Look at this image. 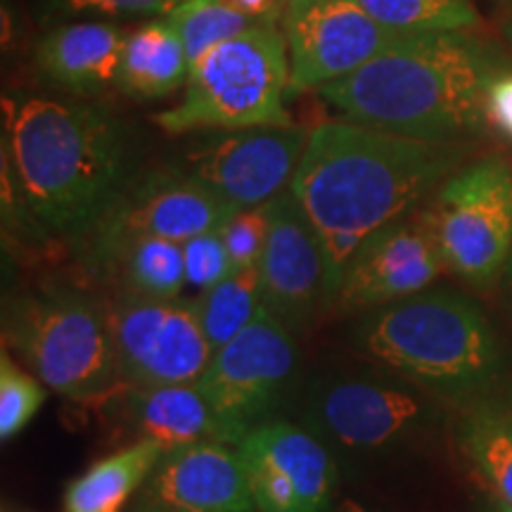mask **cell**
<instances>
[{
	"mask_svg": "<svg viewBox=\"0 0 512 512\" xmlns=\"http://www.w3.org/2000/svg\"><path fill=\"white\" fill-rule=\"evenodd\" d=\"M297 368L292 328L264 304L256 318L214 351L197 387L221 425L223 444L238 446L271 420Z\"/></svg>",
	"mask_w": 512,
	"mask_h": 512,
	"instance_id": "obj_8",
	"label": "cell"
},
{
	"mask_svg": "<svg viewBox=\"0 0 512 512\" xmlns=\"http://www.w3.org/2000/svg\"><path fill=\"white\" fill-rule=\"evenodd\" d=\"M356 344L384 368L444 394L484 389L501 363L489 318L451 290H425L370 311Z\"/></svg>",
	"mask_w": 512,
	"mask_h": 512,
	"instance_id": "obj_4",
	"label": "cell"
},
{
	"mask_svg": "<svg viewBox=\"0 0 512 512\" xmlns=\"http://www.w3.org/2000/svg\"><path fill=\"white\" fill-rule=\"evenodd\" d=\"M446 268L475 287H491L512 256V169L484 157L451 174L420 211Z\"/></svg>",
	"mask_w": 512,
	"mask_h": 512,
	"instance_id": "obj_7",
	"label": "cell"
},
{
	"mask_svg": "<svg viewBox=\"0 0 512 512\" xmlns=\"http://www.w3.org/2000/svg\"><path fill=\"white\" fill-rule=\"evenodd\" d=\"M126 31L110 22L60 24L38 41L36 67L50 86L93 95L117 86Z\"/></svg>",
	"mask_w": 512,
	"mask_h": 512,
	"instance_id": "obj_18",
	"label": "cell"
},
{
	"mask_svg": "<svg viewBox=\"0 0 512 512\" xmlns=\"http://www.w3.org/2000/svg\"><path fill=\"white\" fill-rule=\"evenodd\" d=\"M228 3L259 24H283L287 10L285 0H228Z\"/></svg>",
	"mask_w": 512,
	"mask_h": 512,
	"instance_id": "obj_32",
	"label": "cell"
},
{
	"mask_svg": "<svg viewBox=\"0 0 512 512\" xmlns=\"http://www.w3.org/2000/svg\"><path fill=\"white\" fill-rule=\"evenodd\" d=\"M185 254V278L188 285L195 287L197 292H207L216 287L235 271L233 261H230L228 247L221 238L219 230H209V233L197 235L183 242Z\"/></svg>",
	"mask_w": 512,
	"mask_h": 512,
	"instance_id": "obj_29",
	"label": "cell"
},
{
	"mask_svg": "<svg viewBox=\"0 0 512 512\" xmlns=\"http://www.w3.org/2000/svg\"><path fill=\"white\" fill-rule=\"evenodd\" d=\"M465 150L463 143H425L347 119L313 128L290 190L323 247L328 304L363 242L411 216L456 174Z\"/></svg>",
	"mask_w": 512,
	"mask_h": 512,
	"instance_id": "obj_1",
	"label": "cell"
},
{
	"mask_svg": "<svg viewBox=\"0 0 512 512\" xmlns=\"http://www.w3.org/2000/svg\"><path fill=\"white\" fill-rule=\"evenodd\" d=\"M268 216V238L259 261L264 304L290 328H299L320 304H328L323 247L290 188L268 202Z\"/></svg>",
	"mask_w": 512,
	"mask_h": 512,
	"instance_id": "obj_16",
	"label": "cell"
},
{
	"mask_svg": "<svg viewBox=\"0 0 512 512\" xmlns=\"http://www.w3.org/2000/svg\"><path fill=\"white\" fill-rule=\"evenodd\" d=\"M287 98L290 53L285 34L278 24H256L192 64L183 100L155 114L152 121L171 136L294 126L285 107Z\"/></svg>",
	"mask_w": 512,
	"mask_h": 512,
	"instance_id": "obj_6",
	"label": "cell"
},
{
	"mask_svg": "<svg viewBox=\"0 0 512 512\" xmlns=\"http://www.w3.org/2000/svg\"><path fill=\"white\" fill-rule=\"evenodd\" d=\"M169 19L181 34L190 69L214 46L259 24L235 10L228 0H188L176 12H171Z\"/></svg>",
	"mask_w": 512,
	"mask_h": 512,
	"instance_id": "obj_26",
	"label": "cell"
},
{
	"mask_svg": "<svg viewBox=\"0 0 512 512\" xmlns=\"http://www.w3.org/2000/svg\"><path fill=\"white\" fill-rule=\"evenodd\" d=\"M235 448L256 512H328L337 489V463L318 434L268 420Z\"/></svg>",
	"mask_w": 512,
	"mask_h": 512,
	"instance_id": "obj_13",
	"label": "cell"
},
{
	"mask_svg": "<svg viewBox=\"0 0 512 512\" xmlns=\"http://www.w3.org/2000/svg\"><path fill=\"white\" fill-rule=\"evenodd\" d=\"M306 143L309 133L297 124L204 131L183 147L174 166L233 209L261 207L290 188Z\"/></svg>",
	"mask_w": 512,
	"mask_h": 512,
	"instance_id": "obj_9",
	"label": "cell"
},
{
	"mask_svg": "<svg viewBox=\"0 0 512 512\" xmlns=\"http://www.w3.org/2000/svg\"><path fill=\"white\" fill-rule=\"evenodd\" d=\"M384 27L401 34H451L475 29L472 0H358Z\"/></svg>",
	"mask_w": 512,
	"mask_h": 512,
	"instance_id": "obj_25",
	"label": "cell"
},
{
	"mask_svg": "<svg viewBox=\"0 0 512 512\" xmlns=\"http://www.w3.org/2000/svg\"><path fill=\"white\" fill-rule=\"evenodd\" d=\"M3 339L38 380L69 401H102L126 387L110 316L74 287H43L12 299Z\"/></svg>",
	"mask_w": 512,
	"mask_h": 512,
	"instance_id": "obj_5",
	"label": "cell"
},
{
	"mask_svg": "<svg viewBox=\"0 0 512 512\" xmlns=\"http://www.w3.org/2000/svg\"><path fill=\"white\" fill-rule=\"evenodd\" d=\"M145 505L162 512H256L238 448L221 441L166 453L147 479Z\"/></svg>",
	"mask_w": 512,
	"mask_h": 512,
	"instance_id": "obj_17",
	"label": "cell"
},
{
	"mask_svg": "<svg viewBox=\"0 0 512 512\" xmlns=\"http://www.w3.org/2000/svg\"><path fill=\"white\" fill-rule=\"evenodd\" d=\"M287 5H294V3H304V0H285Z\"/></svg>",
	"mask_w": 512,
	"mask_h": 512,
	"instance_id": "obj_37",
	"label": "cell"
},
{
	"mask_svg": "<svg viewBox=\"0 0 512 512\" xmlns=\"http://www.w3.org/2000/svg\"><path fill=\"white\" fill-rule=\"evenodd\" d=\"M491 512H510V510H505V508H501V505H494V510H491Z\"/></svg>",
	"mask_w": 512,
	"mask_h": 512,
	"instance_id": "obj_36",
	"label": "cell"
},
{
	"mask_svg": "<svg viewBox=\"0 0 512 512\" xmlns=\"http://www.w3.org/2000/svg\"><path fill=\"white\" fill-rule=\"evenodd\" d=\"M503 60L465 31L415 34L320 88L344 119L425 143H467L482 133L486 93Z\"/></svg>",
	"mask_w": 512,
	"mask_h": 512,
	"instance_id": "obj_3",
	"label": "cell"
},
{
	"mask_svg": "<svg viewBox=\"0 0 512 512\" xmlns=\"http://www.w3.org/2000/svg\"><path fill=\"white\" fill-rule=\"evenodd\" d=\"M117 266L124 280V292L147 299H178L185 278L183 242L164 238H136L126 242L117 254L107 261Z\"/></svg>",
	"mask_w": 512,
	"mask_h": 512,
	"instance_id": "obj_23",
	"label": "cell"
},
{
	"mask_svg": "<svg viewBox=\"0 0 512 512\" xmlns=\"http://www.w3.org/2000/svg\"><path fill=\"white\" fill-rule=\"evenodd\" d=\"M166 456L152 439L119 448L64 486V512H124Z\"/></svg>",
	"mask_w": 512,
	"mask_h": 512,
	"instance_id": "obj_21",
	"label": "cell"
},
{
	"mask_svg": "<svg viewBox=\"0 0 512 512\" xmlns=\"http://www.w3.org/2000/svg\"><path fill=\"white\" fill-rule=\"evenodd\" d=\"M486 121L512 138V69L505 67L486 93Z\"/></svg>",
	"mask_w": 512,
	"mask_h": 512,
	"instance_id": "obj_31",
	"label": "cell"
},
{
	"mask_svg": "<svg viewBox=\"0 0 512 512\" xmlns=\"http://www.w3.org/2000/svg\"><path fill=\"white\" fill-rule=\"evenodd\" d=\"M508 278H510V290H512V256H510V264H508Z\"/></svg>",
	"mask_w": 512,
	"mask_h": 512,
	"instance_id": "obj_35",
	"label": "cell"
},
{
	"mask_svg": "<svg viewBox=\"0 0 512 512\" xmlns=\"http://www.w3.org/2000/svg\"><path fill=\"white\" fill-rule=\"evenodd\" d=\"M195 306L211 347L214 351L221 349L230 339L238 337L264 306L259 266L233 271L223 283L202 292Z\"/></svg>",
	"mask_w": 512,
	"mask_h": 512,
	"instance_id": "obj_24",
	"label": "cell"
},
{
	"mask_svg": "<svg viewBox=\"0 0 512 512\" xmlns=\"http://www.w3.org/2000/svg\"><path fill=\"white\" fill-rule=\"evenodd\" d=\"M460 444L496 503L512 512V415L494 406L475 408L463 422Z\"/></svg>",
	"mask_w": 512,
	"mask_h": 512,
	"instance_id": "obj_22",
	"label": "cell"
},
{
	"mask_svg": "<svg viewBox=\"0 0 512 512\" xmlns=\"http://www.w3.org/2000/svg\"><path fill=\"white\" fill-rule=\"evenodd\" d=\"M268 204L261 207L235 209L221 226V238L226 242L235 271L259 266L268 238Z\"/></svg>",
	"mask_w": 512,
	"mask_h": 512,
	"instance_id": "obj_28",
	"label": "cell"
},
{
	"mask_svg": "<svg viewBox=\"0 0 512 512\" xmlns=\"http://www.w3.org/2000/svg\"><path fill=\"white\" fill-rule=\"evenodd\" d=\"M444 268L418 211L363 242L344 273L335 304L347 313L382 309L425 292Z\"/></svg>",
	"mask_w": 512,
	"mask_h": 512,
	"instance_id": "obj_15",
	"label": "cell"
},
{
	"mask_svg": "<svg viewBox=\"0 0 512 512\" xmlns=\"http://www.w3.org/2000/svg\"><path fill=\"white\" fill-rule=\"evenodd\" d=\"M328 512H373L368 508V505H363L361 501H356V498H342V501L332 503Z\"/></svg>",
	"mask_w": 512,
	"mask_h": 512,
	"instance_id": "obj_33",
	"label": "cell"
},
{
	"mask_svg": "<svg viewBox=\"0 0 512 512\" xmlns=\"http://www.w3.org/2000/svg\"><path fill=\"white\" fill-rule=\"evenodd\" d=\"M131 408L140 439L157 441L164 453L202 441L223 444L219 420L197 382L136 387L131 394Z\"/></svg>",
	"mask_w": 512,
	"mask_h": 512,
	"instance_id": "obj_19",
	"label": "cell"
},
{
	"mask_svg": "<svg viewBox=\"0 0 512 512\" xmlns=\"http://www.w3.org/2000/svg\"><path fill=\"white\" fill-rule=\"evenodd\" d=\"M283 34L290 53V98L358 72L394 43L415 34L384 27L358 0L287 5Z\"/></svg>",
	"mask_w": 512,
	"mask_h": 512,
	"instance_id": "obj_12",
	"label": "cell"
},
{
	"mask_svg": "<svg viewBox=\"0 0 512 512\" xmlns=\"http://www.w3.org/2000/svg\"><path fill=\"white\" fill-rule=\"evenodd\" d=\"M503 34H505V41H508V43H510V48H512V17L508 19V24H505Z\"/></svg>",
	"mask_w": 512,
	"mask_h": 512,
	"instance_id": "obj_34",
	"label": "cell"
},
{
	"mask_svg": "<svg viewBox=\"0 0 512 512\" xmlns=\"http://www.w3.org/2000/svg\"><path fill=\"white\" fill-rule=\"evenodd\" d=\"M233 211L216 192L176 166L138 171L86 240L93 259L107 266L126 242L136 238L188 242L219 230Z\"/></svg>",
	"mask_w": 512,
	"mask_h": 512,
	"instance_id": "obj_10",
	"label": "cell"
},
{
	"mask_svg": "<svg viewBox=\"0 0 512 512\" xmlns=\"http://www.w3.org/2000/svg\"><path fill=\"white\" fill-rule=\"evenodd\" d=\"M46 403V384L19 368L8 351L0 356V439H15Z\"/></svg>",
	"mask_w": 512,
	"mask_h": 512,
	"instance_id": "obj_27",
	"label": "cell"
},
{
	"mask_svg": "<svg viewBox=\"0 0 512 512\" xmlns=\"http://www.w3.org/2000/svg\"><path fill=\"white\" fill-rule=\"evenodd\" d=\"M57 12H98L112 17H169L188 0H46Z\"/></svg>",
	"mask_w": 512,
	"mask_h": 512,
	"instance_id": "obj_30",
	"label": "cell"
},
{
	"mask_svg": "<svg viewBox=\"0 0 512 512\" xmlns=\"http://www.w3.org/2000/svg\"><path fill=\"white\" fill-rule=\"evenodd\" d=\"M311 432L351 453H380L418 430L425 406L399 384L370 377L328 382L311 396Z\"/></svg>",
	"mask_w": 512,
	"mask_h": 512,
	"instance_id": "obj_14",
	"label": "cell"
},
{
	"mask_svg": "<svg viewBox=\"0 0 512 512\" xmlns=\"http://www.w3.org/2000/svg\"><path fill=\"white\" fill-rule=\"evenodd\" d=\"M190 62L169 17L145 22L126 38L119 91L133 100H159L188 83Z\"/></svg>",
	"mask_w": 512,
	"mask_h": 512,
	"instance_id": "obj_20",
	"label": "cell"
},
{
	"mask_svg": "<svg viewBox=\"0 0 512 512\" xmlns=\"http://www.w3.org/2000/svg\"><path fill=\"white\" fill-rule=\"evenodd\" d=\"M143 512H162V510H155V508H147V505H145V510Z\"/></svg>",
	"mask_w": 512,
	"mask_h": 512,
	"instance_id": "obj_38",
	"label": "cell"
},
{
	"mask_svg": "<svg viewBox=\"0 0 512 512\" xmlns=\"http://www.w3.org/2000/svg\"><path fill=\"white\" fill-rule=\"evenodd\" d=\"M107 316L121 375L133 389L195 384L214 356L192 302L147 299L124 292Z\"/></svg>",
	"mask_w": 512,
	"mask_h": 512,
	"instance_id": "obj_11",
	"label": "cell"
},
{
	"mask_svg": "<svg viewBox=\"0 0 512 512\" xmlns=\"http://www.w3.org/2000/svg\"><path fill=\"white\" fill-rule=\"evenodd\" d=\"M3 155L38 226L64 238H86L138 174L124 121L60 95H3Z\"/></svg>",
	"mask_w": 512,
	"mask_h": 512,
	"instance_id": "obj_2",
	"label": "cell"
}]
</instances>
